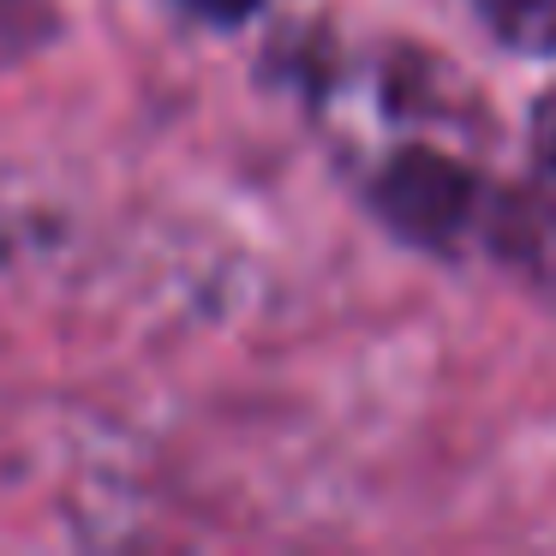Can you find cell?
Here are the masks:
<instances>
[{
    "mask_svg": "<svg viewBox=\"0 0 556 556\" xmlns=\"http://www.w3.org/2000/svg\"><path fill=\"white\" fill-rule=\"evenodd\" d=\"M371 210L431 257H491L556 300V204L491 180L437 144H401L365 180Z\"/></svg>",
    "mask_w": 556,
    "mask_h": 556,
    "instance_id": "cell-1",
    "label": "cell"
},
{
    "mask_svg": "<svg viewBox=\"0 0 556 556\" xmlns=\"http://www.w3.org/2000/svg\"><path fill=\"white\" fill-rule=\"evenodd\" d=\"M180 13H192L198 25H216V30H240L264 13V0H174Z\"/></svg>",
    "mask_w": 556,
    "mask_h": 556,
    "instance_id": "cell-3",
    "label": "cell"
},
{
    "mask_svg": "<svg viewBox=\"0 0 556 556\" xmlns=\"http://www.w3.org/2000/svg\"><path fill=\"white\" fill-rule=\"evenodd\" d=\"M479 25L527 61H556V0H472Z\"/></svg>",
    "mask_w": 556,
    "mask_h": 556,
    "instance_id": "cell-2",
    "label": "cell"
},
{
    "mask_svg": "<svg viewBox=\"0 0 556 556\" xmlns=\"http://www.w3.org/2000/svg\"><path fill=\"white\" fill-rule=\"evenodd\" d=\"M532 156H539L544 180L556 186V85L532 102Z\"/></svg>",
    "mask_w": 556,
    "mask_h": 556,
    "instance_id": "cell-4",
    "label": "cell"
}]
</instances>
